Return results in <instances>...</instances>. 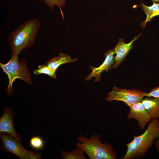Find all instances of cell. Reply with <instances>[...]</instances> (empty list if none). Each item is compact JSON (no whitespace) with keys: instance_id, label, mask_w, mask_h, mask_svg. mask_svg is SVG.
I'll return each mask as SVG.
<instances>
[{"instance_id":"6da1fadb","label":"cell","mask_w":159,"mask_h":159,"mask_svg":"<svg viewBox=\"0 0 159 159\" xmlns=\"http://www.w3.org/2000/svg\"><path fill=\"white\" fill-rule=\"evenodd\" d=\"M41 23L36 18L29 19L21 24L8 36L12 54L18 56L24 50L34 44Z\"/></svg>"},{"instance_id":"7a4b0ae2","label":"cell","mask_w":159,"mask_h":159,"mask_svg":"<svg viewBox=\"0 0 159 159\" xmlns=\"http://www.w3.org/2000/svg\"><path fill=\"white\" fill-rule=\"evenodd\" d=\"M159 137V119H152L144 132L127 143V150L122 159H138L144 157Z\"/></svg>"},{"instance_id":"3957f363","label":"cell","mask_w":159,"mask_h":159,"mask_svg":"<svg viewBox=\"0 0 159 159\" xmlns=\"http://www.w3.org/2000/svg\"><path fill=\"white\" fill-rule=\"evenodd\" d=\"M101 135L95 134L87 138L80 134L77 142V147L82 149L90 159H116L117 154L112 146L105 141L100 140Z\"/></svg>"},{"instance_id":"277c9868","label":"cell","mask_w":159,"mask_h":159,"mask_svg":"<svg viewBox=\"0 0 159 159\" xmlns=\"http://www.w3.org/2000/svg\"><path fill=\"white\" fill-rule=\"evenodd\" d=\"M18 56L11 53V59L7 63L5 64L0 63V67L7 74L9 80L6 91L7 94L9 96H10L13 92L12 85L16 79H20L29 84L31 85L32 83L26 61L23 58L19 62Z\"/></svg>"},{"instance_id":"5b68a950","label":"cell","mask_w":159,"mask_h":159,"mask_svg":"<svg viewBox=\"0 0 159 159\" xmlns=\"http://www.w3.org/2000/svg\"><path fill=\"white\" fill-rule=\"evenodd\" d=\"M2 140L1 147L6 152H11L21 159H39L41 153L35 152L34 149L31 151L26 150L19 141L11 135L7 133H0Z\"/></svg>"},{"instance_id":"8992f818","label":"cell","mask_w":159,"mask_h":159,"mask_svg":"<svg viewBox=\"0 0 159 159\" xmlns=\"http://www.w3.org/2000/svg\"><path fill=\"white\" fill-rule=\"evenodd\" d=\"M145 93L138 90H127L114 87L107 93L105 100L109 102L121 101L129 107L132 104L141 102L145 97Z\"/></svg>"},{"instance_id":"52a82bcc","label":"cell","mask_w":159,"mask_h":159,"mask_svg":"<svg viewBox=\"0 0 159 159\" xmlns=\"http://www.w3.org/2000/svg\"><path fill=\"white\" fill-rule=\"evenodd\" d=\"M130 111L128 114V119H134L138 125L143 130L146 125L151 120L152 118L145 109L141 102L132 104L130 106Z\"/></svg>"},{"instance_id":"ba28073f","label":"cell","mask_w":159,"mask_h":159,"mask_svg":"<svg viewBox=\"0 0 159 159\" xmlns=\"http://www.w3.org/2000/svg\"><path fill=\"white\" fill-rule=\"evenodd\" d=\"M115 53L113 50L111 49L107 51L104 56L105 58L103 63L98 67H95L92 66L90 67L92 69L91 73L85 78L86 80H90L93 77H95L94 81L97 82L100 80L101 74L103 72H108L112 68V65L115 64V61L114 55Z\"/></svg>"},{"instance_id":"9c48e42d","label":"cell","mask_w":159,"mask_h":159,"mask_svg":"<svg viewBox=\"0 0 159 159\" xmlns=\"http://www.w3.org/2000/svg\"><path fill=\"white\" fill-rule=\"evenodd\" d=\"M14 114L13 110L8 107L4 110L0 117V132L9 134L18 141H20V135L16 132L13 126Z\"/></svg>"},{"instance_id":"30bf717a","label":"cell","mask_w":159,"mask_h":159,"mask_svg":"<svg viewBox=\"0 0 159 159\" xmlns=\"http://www.w3.org/2000/svg\"><path fill=\"white\" fill-rule=\"evenodd\" d=\"M141 34L140 33L138 36H135L132 40L128 43L124 42L123 38L119 39L117 43L113 49L116 55L114 57L115 64L112 68L115 69L117 67L132 48L133 42L138 39Z\"/></svg>"},{"instance_id":"8fae6325","label":"cell","mask_w":159,"mask_h":159,"mask_svg":"<svg viewBox=\"0 0 159 159\" xmlns=\"http://www.w3.org/2000/svg\"><path fill=\"white\" fill-rule=\"evenodd\" d=\"M77 59V58L72 59L68 54L59 53L58 56L48 60L46 64L51 69L56 71L62 64L75 62Z\"/></svg>"},{"instance_id":"7c38bea8","label":"cell","mask_w":159,"mask_h":159,"mask_svg":"<svg viewBox=\"0 0 159 159\" xmlns=\"http://www.w3.org/2000/svg\"><path fill=\"white\" fill-rule=\"evenodd\" d=\"M141 102L152 119H159V100L147 97L143 99Z\"/></svg>"},{"instance_id":"4fadbf2b","label":"cell","mask_w":159,"mask_h":159,"mask_svg":"<svg viewBox=\"0 0 159 159\" xmlns=\"http://www.w3.org/2000/svg\"><path fill=\"white\" fill-rule=\"evenodd\" d=\"M138 5L141 8L146 15L145 20L142 22L140 25L143 29L145 27L147 22L150 21L153 17L159 16V4L156 3H153L152 5L148 6L145 5L142 1L138 4Z\"/></svg>"},{"instance_id":"5bb4252c","label":"cell","mask_w":159,"mask_h":159,"mask_svg":"<svg viewBox=\"0 0 159 159\" xmlns=\"http://www.w3.org/2000/svg\"><path fill=\"white\" fill-rule=\"evenodd\" d=\"M77 148L70 152L60 151L62 157L64 159H86L84 151L81 148Z\"/></svg>"},{"instance_id":"9a60e30c","label":"cell","mask_w":159,"mask_h":159,"mask_svg":"<svg viewBox=\"0 0 159 159\" xmlns=\"http://www.w3.org/2000/svg\"><path fill=\"white\" fill-rule=\"evenodd\" d=\"M56 71L52 70L49 68L46 64H44L39 66L38 68L33 71V73L35 75H37L44 74H47L52 79L56 78L57 74Z\"/></svg>"},{"instance_id":"2e32d148","label":"cell","mask_w":159,"mask_h":159,"mask_svg":"<svg viewBox=\"0 0 159 159\" xmlns=\"http://www.w3.org/2000/svg\"><path fill=\"white\" fill-rule=\"evenodd\" d=\"M29 144L33 149L40 150L44 146V143L43 138L40 136L36 135L32 137L30 140Z\"/></svg>"},{"instance_id":"e0dca14e","label":"cell","mask_w":159,"mask_h":159,"mask_svg":"<svg viewBox=\"0 0 159 159\" xmlns=\"http://www.w3.org/2000/svg\"><path fill=\"white\" fill-rule=\"evenodd\" d=\"M39 2H43L47 5L50 10H52L55 6L60 9L62 11L61 8L65 5L66 0H38Z\"/></svg>"},{"instance_id":"ac0fdd59","label":"cell","mask_w":159,"mask_h":159,"mask_svg":"<svg viewBox=\"0 0 159 159\" xmlns=\"http://www.w3.org/2000/svg\"><path fill=\"white\" fill-rule=\"evenodd\" d=\"M145 96L149 97H153L159 101V86L153 88L149 93H145Z\"/></svg>"},{"instance_id":"d6986e66","label":"cell","mask_w":159,"mask_h":159,"mask_svg":"<svg viewBox=\"0 0 159 159\" xmlns=\"http://www.w3.org/2000/svg\"><path fill=\"white\" fill-rule=\"evenodd\" d=\"M154 144L156 150L159 153V137L155 140Z\"/></svg>"},{"instance_id":"ffe728a7","label":"cell","mask_w":159,"mask_h":159,"mask_svg":"<svg viewBox=\"0 0 159 159\" xmlns=\"http://www.w3.org/2000/svg\"><path fill=\"white\" fill-rule=\"evenodd\" d=\"M153 2L156 3L157 2L159 3V0H151Z\"/></svg>"},{"instance_id":"44dd1931","label":"cell","mask_w":159,"mask_h":159,"mask_svg":"<svg viewBox=\"0 0 159 159\" xmlns=\"http://www.w3.org/2000/svg\"><path fill=\"white\" fill-rule=\"evenodd\" d=\"M90 0V1H91V0H95H95Z\"/></svg>"}]
</instances>
